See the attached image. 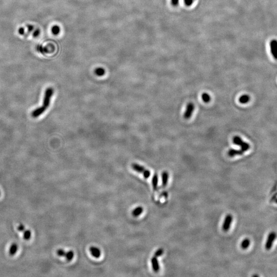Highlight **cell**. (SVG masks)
Instances as JSON below:
<instances>
[{"label": "cell", "mask_w": 277, "mask_h": 277, "mask_svg": "<svg viewBox=\"0 0 277 277\" xmlns=\"http://www.w3.org/2000/svg\"><path fill=\"white\" fill-rule=\"evenodd\" d=\"M53 90L52 87H48L47 88L45 92L44 97L43 99V105L40 107H38L33 110L31 113V116L33 118H38L42 114H43L45 110H46L50 103V100L52 96L53 95Z\"/></svg>", "instance_id": "6da1fadb"}, {"label": "cell", "mask_w": 277, "mask_h": 277, "mask_svg": "<svg viewBox=\"0 0 277 277\" xmlns=\"http://www.w3.org/2000/svg\"><path fill=\"white\" fill-rule=\"evenodd\" d=\"M232 141L235 144L241 147V150L244 152L247 151L250 148V144L243 141L239 136H235L232 139Z\"/></svg>", "instance_id": "7a4b0ae2"}, {"label": "cell", "mask_w": 277, "mask_h": 277, "mask_svg": "<svg viewBox=\"0 0 277 277\" xmlns=\"http://www.w3.org/2000/svg\"><path fill=\"white\" fill-rule=\"evenodd\" d=\"M131 166L133 169L137 172L143 174V176L145 178H148L150 176V171L145 168L144 167L141 165L138 164L134 163L132 164Z\"/></svg>", "instance_id": "3957f363"}, {"label": "cell", "mask_w": 277, "mask_h": 277, "mask_svg": "<svg viewBox=\"0 0 277 277\" xmlns=\"http://www.w3.org/2000/svg\"><path fill=\"white\" fill-rule=\"evenodd\" d=\"M277 238V234L275 232L272 231L269 234L266 241L265 243V248L267 250H269L273 245L274 241Z\"/></svg>", "instance_id": "277c9868"}, {"label": "cell", "mask_w": 277, "mask_h": 277, "mask_svg": "<svg viewBox=\"0 0 277 277\" xmlns=\"http://www.w3.org/2000/svg\"><path fill=\"white\" fill-rule=\"evenodd\" d=\"M194 110H195V105L191 102L188 103L186 106V110L184 112V119H186V120L190 119L193 115V112H194Z\"/></svg>", "instance_id": "5b68a950"}, {"label": "cell", "mask_w": 277, "mask_h": 277, "mask_svg": "<svg viewBox=\"0 0 277 277\" xmlns=\"http://www.w3.org/2000/svg\"><path fill=\"white\" fill-rule=\"evenodd\" d=\"M232 221V216L231 215H230V214L227 215L226 216L225 220H224V223L223 224V226H222L223 230L225 231H228L229 228H230V227H231Z\"/></svg>", "instance_id": "8992f818"}, {"label": "cell", "mask_w": 277, "mask_h": 277, "mask_svg": "<svg viewBox=\"0 0 277 277\" xmlns=\"http://www.w3.org/2000/svg\"><path fill=\"white\" fill-rule=\"evenodd\" d=\"M270 52L274 59L277 60V40L274 39L270 42Z\"/></svg>", "instance_id": "52a82bcc"}, {"label": "cell", "mask_w": 277, "mask_h": 277, "mask_svg": "<svg viewBox=\"0 0 277 277\" xmlns=\"http://www.w3.org/2000/svg\"><path fill=\"white\" fill-rule=\"evenodd\" d=\"M90 250L92 256L96 258H99L101 256V250L96 247L91 246L90 248Z\"/></svg>", "instance_id": "ba28073f"}, {"label": "cell", "mask_w": 277, "mask_h": 277, "mask_svg": "<svg viewBox=\"0 0 277 277\" xmlns=\"http://www.w3.org/2000/svg\"><path fill=\"white\" fill-rule=\"evenodd\" d=\"M151 262H152V267H153V271L155 272H158L160 270V266H159L158 261L157 259V257L153 256L151 259Z\"/></svg>", "instance_id": "9c48e42d"}, {"label": "cell", "mask_w": 277, "mask_h": 277, "mask_svg": "<svg viewBox=\"0 0 277 277\" xmlns=\"http://www.w3.org/2000/svg\"><path fill=\"white\" fill-rule=\"evenodd\" d=\"M244 152L241 150H237L234 149H231L228 152V156L231 157H235L236 156H240L242 155Z\"/></svg>", "instance_id": "30bf717a"}, {"label": "cell", "mask_w": 277, "mask_h": 277, "mask_svg": "<svg viewBox=\"0 0 277 277\" xmlns=\"http://www.w3.org/2000/svg\"><path fill=\"white\" fill-rule=\"evenodd\" d=\"M17 250H18V246H17V245L15 243H12V244L11 245V247H10V248H9V255L12 256H14L15 255L17 252Z\"/></svg>", "instance_id": "8fae6325"}, {"label": "cell", "mask_w": 277, "mask_h": 277, "mask_svg": "<svg viewBox=\"0 0 277 277\" xmlns=\"http://www.w3.org/2000/svg\"><path fill=\"white\" fill-rule=\"evenodd\" d=\"M169 175L167 172H164L162 174V186L163 187L167 185Z\"/></svg>", "instance_id": "7c38bea8"}, {"label": "cell", "mask_w": 277, "mask_h": 277, "mask_svg": "<svg viewBox=\"0 0 277 277\" xmlns=\"http://www.w3.org/2000/svg\"><path fill=\"white\" fill-rule=\"evenodd\" d=\"M143 212V208L142 206H138L134 209L132 212L133 215L135 217L139 216Z\"/></svg>", "instance_id": "4fadbf2b"}, {"label": "cell", "mask_w": 277, "mask_h": 277, "mask_svg": "<svg viewBox=\"0 0 277 277\" xmlns=\"http://www.w3.org/2000/svg\"><path fill=\"white\" fill-rule=\"evenodd\" d=\"M250 241L249 239L246 238L243 240L241 243V247L243 250H246L250 246Z\"/></svg>", "instance_id": "5bb4252c"}, {"label": "cell", "mask_w": 277, "mask_h": 277, "mask_svg": "<svg viewBox=\"0 0 277 277\" xmlns=\"http://www.w3.org/2000/svg\"><path fill=\"white\" fill-rule=\"evenodd\" d=\"M158 184V176L157 174H155L152 179V185L155 190H157Z\"/></svg>", "instance_id": "9a60e30c"}, {"label": "cell", "mask_w": 277, "mask_h": 277, "mask_svg": "<svg viewBox=\"0 0 277 277\" xmlns=\"http://www.w3.org/2000/svg\"><path fill=\"white\" fill-rule=\"evenodd\" d=\"M95 74L99 77L104 76L105 74V69L102 67H98L95 70Z\"/></svg>", "instance_id": "2e32d148"}, {"label": "cell", "mask_w": 277, "mask_h": 277, "mask_svg": "<svg viewBox=\"0 0 277 277\" xmlns=\"http://www.w3.org/2000/svg\"><path fill=\"white\" fill-rule=\"evenodd\" d=\"M250 96L247 95H244L239 98V102L242 104H246L250 101Z\"/></svg>", "instance_id": "e0dca14e"}, {"label": "cell", "mask_w": 277, "mask_h": 277, "mask_svg": "<svg viewBox=\"0 0 277 277\" xmlns=\"http://www.w3.org/2000/svg\"><path fill=\"white\" fill-rule=\"evenodd\" d=\"M23 238L25 240H29L31 238V231L28 229H25L23 231Z\"/></svg>", "instance_id": "ac0fdd59"}, {"label": "cell", "mask_w": 277, "mask_h": 277, "mask_svg": "<svg viewBox=\"0 0 277 277\" xmlns=\"http://www.w3.org/2000/svg\"><path fill=\"white\" fill-rule=\"evenodd\" d=\"M74 251H72V250H69V251H67L66 253V254L64 257H65L67 261H71V260H72V259L74 258Z\"/></svg>", "instance_id": "d6986e66"}, {"label": "cell", "mask_w": 277, "mask_h": 277, "mask_svg": "<svg viewBox=\"0 0 277 277\" xmlns=\"http://www.w3.org/2000/svg\"><path fill=\"white\" fill-rule=\"evenodd\" d=\"M60 27L59 26H58V25H54V26L52 27V33H53V35H55V36L59 35V33H60Z\"/></svg>", "instance_id": "ffe728a7"}, {"label": "cell", "mask_w": 277, "mask_h": 277, "mask_svg": "<svg viewBox=\"0 0 277 277\" xmlns=\"http://www.w3.org/2000/svg\"><path fill=\"white\" fill-rule=\"evenodd\" d=\"M202 99L203 101L205 102V103L209 102L210 100H211L210 96L208 95V93H204L202 94Z\"/></svg>", "instance_id": "44dd1931"}, {"label": "cell", "mask_w": 277, "mask_h": 277, "mask_svg": "<svg viewBox=\"0 0 277 277\" xmlns=\"http://www.w3.org/2000/svg\"><path fill=\"white\" fill-rule=\"evenodd\" d=\"M37 49H38V50L39 52H40L41 53H43V54L48 52L47 49L46 48H45V47H44L42 46V45L38 46V47H37Z\"/></svg>", "instance_id": "7402d4cb"}, {"label": "cell", "mask_w": 277, "mask_h": 277, "mask_svg": "<svg viewBox=\"0 0 277 277\" xmlns=\"http://www.w3.org/2000/svg\"><path fill=\"white\" fill-rule=\"evenodd\" d=\"M26 28H27V33H26L25 35L24 36H26V35H28V33L30 34V33H33V31L35 30V27L34 26H33V25H27L26 26Z\"/></svg>", "instance_id": "603a6c76"}, {"label": "cell", "mask_w": 277, "mask_h": 277, "mask_svg": "<svg viewBox=\"0 0 277 277\" xmlns=\"http://www.w3.org/2000/svg\"><path fill=\"white\" fill-rule=\"evenodd\" d=\"M164 253V250L162 248H160L159 250H157V251L155 252V255H154V256L156 257H160L161 256H162L163 255V253Z\"/></svg>", "instance_id": "cb8c5ba5"}, {"label": "cell", "mask_w": 277, "mask_h": 277, "mask_svg": "<svg viewBox=\"0 0 277 277\" xmlns=\"http://www.w3.org/2000/svg\"><path fill=\"white\" fill-rule=\"evenodd\" d=\"M66 253V251H65L63 250H62V249H59V250H57V255L60 257H65Z\"/></svg>", "instance_id": "d4e9b609"}, {"label": "cell", "mask_w": 277, "mask_h": 277, "mask_svg": "<svg viewBox=\"0 0 277 277\" xmlns=\"http://www.w3.org/2000/svg\"><path fill=\"white\" fill-rule=\"evenodd\" d=\"M194 2V0H184V2L186 6H191Z\"/></svg>", "instance_id": "484cf974"}, {"label": "cell", "mask_w": 277, "mask_h": 277, "mask_svg": "<svg viewBox=\"0 0 277 277\" xmlns=\"http://www.w3.org/2000/svg\"><path fill=\"white\" fill-rule=\"evenodd\" d=\"M33 33V36H34V37H37L40 35V30H39V29H36V30H35L34 31H33V33Z\"/></svg>", "instance_id": "4316f807"}, {"label": "cell", "mask_w": 277, "mask_h": 277, "mask_svg": "<svg viewBox=\"0 0 277 277\" xmlns=\"http://www.w3.org/2000/svg\"><path fill=\"white\" fill-rule=\"evenodd\" d=\"M17 229L19 231L23 232V231L25 229V227L24 226V225L22 224H20L17 227Z\"/></svg>", "instance_id": "83f0119b"}, {"label": "cell", "mask_w": 277, "mask_h": 277, "mask_svg": "<svg viewBox=\"0 0 277 277\" xmlns=\"http://www.w3.org/2000/svg\"><path fill=\"white\" fill-rule=\"evenodd\" d=\"M180 0H171V3L174 6H177L179 4Z\"/></svg>", "instance_id": "f1b7e54d"}, {"label": "cell", "mask_w": 277, "mask_h": 277, "mask_svg": "<svg viewBox=\"0 0 277 277\" xmlns=\"http://www.w3.org/2000/svg\"><path fill=\"white\" fill-rule=\"evenodd\" d=\"M19 33L20 35L24 36L25 35V31L24 28H20L19 30Z\"/></svg>", "instance_id": "f546056e"}, {"label": "cell", "mask_w": 277, "mask_h": 277, "mask_svg": "<svg viewBox=\"0 0 277 277\" xmlns=\"http://www.w3.org/2000/svg\"><path fill=\"white\" fill-rule=\"evenodd\" d=\"M275 202L277 204V199H275Z\"/></svg>", "instance_id": "4dcf8cb0"}, {"label": "cell", "mask_w": 277, "mask_h": 277, "mask_svg": "<svg viewBox=\"0 0 277 277\" xmlns=\"http://www.w3.org/2000/svg\"><path fill=\"white\" fill-rule=\"evenodd\" d=\"M0 196H1V191H0Z\"/></svg>", "instance_id": "1f68e13d"}]
</instances>
